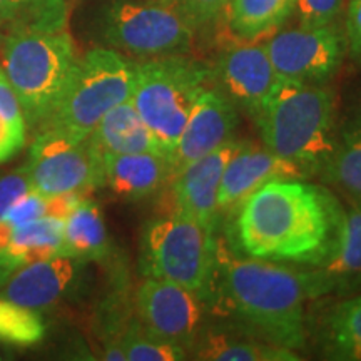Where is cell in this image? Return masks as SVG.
I'll return each instance as SVG.
<instances>
[{
    "label": "cell",
    "instance_id": "obj_1",
    "mask_svg": "<svg viewBox=\"0 0 361 361\" xmlns=\"http://www.w3.org/2000/svg\"><path fill=\"white\" fill-rule=\"evenodd\" d=\"M345 204L326 184L273 179L233 211L229 245L250 258L319 268L335 256Z\"/></svg>",
    "mask_w": 361,
    "mask_h": 361
},
{
    "label": "cell",
    "instance_id": "obj_2",
    "mask_svg": "<svg viewBox=\"0 0 361 361\" xmlns=\"http://www.w3.org/2000/svg\"><path fill=\"white\" fill-rule=\"evenodd\" d=\"M204 301L274 345L298 351L308 343L306 303L311 300L301 268L243 256L218 238Z\"/></svg>",
    "mask_w": 361,
    "mask_h": 361
},
{
    "label": "cell",
    "instance_id": "obj_3",
    "mask_svg": "<svg viewBox=\"0 0 361 361\" xmlns=\"http://www.w3.org/2000/svg\"><path fill=\"white\" fill-rule=\"evenodd\" d=\"M252 123L263 146L318 178L336 147V97L326 85L279 79Z\"/></svg>",
    "mask_w": 361,
    "mask_h": 361
},
{
    "label": "cell",
    "instance_id": "obj_4",
    "mask_svg": "<svg viewBox=\"0 0 361 361\" xmlns=\"http://www.w3.org/2000/svg\"><path fill=\"white\" fill-rule=\"evenodd\" d=\"M4 66L22 107L27 128L37 130L61 101L78 66V52L64 30H34L7 37Z\"/></svg>",
    "mask_w": 361,
    "mask_h": 361
},
{
    "label": "cell",
    "instance_id": "obj_5",
    "mask_svg": "<svg viewBox=\"0 0 361 361\" xmlns=\"http://www.w3.org/2000/svg\"><path fill=\"white\" fill-rule=\"evenodd\" d=\"M211 78V66L189 54L134 61L130 101L169 157Z\"/></svg>",
    "mask_w": 361,
    "mask_h": 361
},
{
    "label": "cell",
    "instance_id": "obj_6",
    "mask_svg": "<svg viewBox=\"0 0 361 361\" xmlns=\"http://www.w3.org/2000/svg\"><path fill=\"white\" fill-rule=\"evenodd\" d=\"M216 247V229L171 211L144 226L139 269L144 278L180 284L204 300L213 276Z\"/></svg>",
    "mask_w": 361,
    "mask_h": 361
},
{
    "label": "cell",
    "instance_id": "obj_7",
    "mask_svg": "<svg viewBox=\"0 0 361 361\" xmlns=\"http://www.w3.org/2000/svg\"><path fill=\"white\" fill-rule=\"evenodd\" d=\"M133 89V59L109 47L92 49L79 57L61 101L37 130L61 129L80 135L92 134L107 112L129 101Z\"/></svg>",
    "mask_w": 361,
    "mask_h": 361
},
{
    "label": "cell",
    "instance_id": "obj_8",
    "mask_svg": "<svg viewBox=\"0 0 361 361\" xmlns=\"http://www.w3.org/2000/svg\"><path fill=\"white\" fill-rule=\"evenodd\" d=\"M97 34L133 61L191 54L197 37L169 0H111L97 17Z\"/></svg>",
    "mask_w": 361,
    "mask_h": 361
},
{
    "label": "cell",
    "instance_id": "obj_9",
    "mask_svg": "<svg viewBox=\"0 0 361 361\" xmlns=\"http://www.w3.org/2000/svg\"><path fill=\"white\" fill-rule=\"evenodd\" d=\"M25 169L30 188L45 197L84 194L106 184L104 156L92 134L37 130Z\"/></svg>",
    "mask_w": 361,
    "mask_h": 361
},
{
    "label": "cell",
    "instance_id": "obj_10",
    "mask_svg": "<svg viewBox=\"0 0 361 361\" xmlns=\"http://www.w3.org/2000/svg\"><path fill=\"white\" fill-rule=\"evenodd\" d=\"M264 47L279 79L311 85H326L348 56L341 22L322 27H281L264 40Z\"/></svg>",
    "mask_w": 361,
    "mask_h": 361
},
{
    "label": "cell",
    "instance_id": "obj_11",
    "mask_svg": "<svg viewBox=\"0 0 361 361\" xmlns=\"http://www.w3.org/2000/svg\"><path fill=\"white\" fill-rule=\"evenodd\" d=\"M135 318L162 340L191 351L206 326L207 305L180 284L144 278L135 291Z\"/></svg>",
    "mask_w": 361,
    "mask_h": 361
},
{
    "label": "cell",
    "instance_id": "obj_12",
    "mask_svg": "<svg viewBox=\"0 0 361 361\" xmlns=\"http://www.w3.org/2000/svg\"><path fill=\"white\" fill-rule=\"evenodd\" d=\"M213 84L234 104L239 114L255 121L268 101L279 78L264 42L239 40L224 45L211 66Z\"/></svg>",
    "mask_w": 361,
    "mask_h": 361
},
{
    "label": "cell",
    "instance_id": "obj_13",
    "mask_svg": "<svg viewBox=\"0 0 361 361\" xmlns=\"http://www.w3.org/2000/svg\"><path fill=\"white\" fill-rule=\"evenodd\" d=\"M239 111L211 80L194 102L191 114L171 152L174 174L189 162L234 141L239 128ZM173 174V176H174Z\"/></svg>",
    "mask_w": 361,
    "mask_h": 361
},
{
    "label": "cell",
    "instance_id": "obj_14",
    "mask_svg": "<svg viewBox=\"0 0 361 361\" xmlns=\"http://www.w3.org/2000/svg\"><path fill=\"white\" fill-rule=\"evenodd\" d=\"M84 264L71 256L25 264L0 281V295L40 314L56 308L78 290Z\"/></svg>",
    "mask_w": 361,
    "mask_h": 361
},
{
    "label": "cell",
    "instance_id": "obj_15",
    "mask_svg": "<svg viewBox=\"0 0 361 361\" xmlns=\"http://www.w3.org/2000/svg\"><path fill=\"white\" fill-rule=\"evenodd\" d=\"M239 141H229L209 154L189 162L173 176L169 183L173 211L197 219L218 231V194L228 161L239 147Z\"/></svg>",
    "mask_w": 361,
    "mask_h": 361
},
{
    "label": "cell",
    "instance_id": "obj_16",
    "mask_svg": "<svg viewBox=\"0 0 361 361\" xmlns=\"http://www.w3.org/2000/svg\"><path fill=\"white\" fill-rule=\"evenodd\" d=\"M345 197V223L335 256L319 268H301L311 301L361 293V197Z\"/></svg>",
    "mask_w": 361,
    "mask_h": 361
},
{
    "label": "cell",
    "instance_id": "obj_17",
    "mask_svg": "<svg viewBox=\"0 0 361 361\" xmlns=\"http://www.w3.org/2000/svg\"><path fill=\"white\" fill-rule=\"evenodd\" d=\"M308 179L293 162L283 159L268 147L241 142L226 164L221 179L218 206L221 213H233L256 189L273 179Z\"/></svg>",
    "mask_w": 361,
    "mask_h": 361
},
{
    "label": "cell",
    "instance_id": "obj_18",
    "mask_svg": "<svg viewBox=\"0 0 361 361\" xmlns=\"http://www.w3.org/2000/svg\"><path fill=\"white\" fill-rule=\"evenodd\" d=\"M333 301L318 305L313 319L306 318L308 340L324 360L361 361V293Z\"/></svg>",
    "mask_w": 361,
    "mask_h": 361
},
{
    "label": "cell",
    "instance_id": "obj_19",
    "mask_svg": "<svg viewBox=\"0 0 361 361\" xmlns=\"http://www.w3.org/2000/svg\"><path fill=\"white\" fill-rule=\"evenodd\" d=\"M173 174L171 157L161 152L104 154V186L124 201L156 196L169 186Z\"/></svg>",
    "mask_w": 361,
    "mask_h": 361
},
{
    "label": "cell",
    "instance_id": "obj_20",
    "mask_svg": "<svg viewBox=\"0 0 361 361\" xmlns=\"http://www.w3.org/2000/svg\"><path fill=\"white\" fill-rule=\"evenodd\" d=\"M189 358L206 361H296L295 350L274 345L250 328L204 326L189 351Z\"/></svg>",
    "mask_w": 361,
    "mask_h": 361
},
{
    "label": "cell",
    "instance_id": "obj_21",
    "mask_svg": "<svg viewBox=\"0 0 361 361\" xmlns=\"http://www.w3.org/2000/svg\"><path fill=\"white\" fill-rule=\"evenodd\" d=\"M318 179L343 194L361 197V87L338 116L335 152Z\"/></svg>",
    "mask_w": 361,
    "mask_h": 361
},
{
    "label": "cell",
    "instance_id": "obj_22",
    "mask_svg": "<svg viewBox=\"0 0 361 361\" xmlns=\"http://www.w3.org/2000/svg\"><path fill=\"white\" fill-rule=\"evenodd\" d=\"M64 256V219L44 216L13 228L6 250L0 255V281L22 266Z\"/></svg>",
    "mask_w": 361,
    "mask_h": 361
},
{
    "label": "cell",
    "instance_id": "obj_23",
    "mask_svg": "<svg viewBox=\"0 0 361 361\" xmlns=\"http://www.w3.org/2000/svg\"><path fill=\"white\" fill-rule=\"evenodd\" d=\"M92 137L104 154H135V152H161L168 154L152 130L134 107L126 101L111 109L99 121ZM169 156V154H168Z\"/></svg>",
    "mask_w": 361,
    "mask_h": 361
},
{
    "label": "cell",
    "instance_id": "obj_24",
    "mask_svg": "<svg viewBox=\"0 0 361 361\" xmlns=\"http://www.w3.org/2000/svg\"><path fill=\"white\" fill-rule=\"evenodd\" d=\"M111 251V238L101 206L87 197H80L64 219V256L89 263L107 259Z\"/></svg>",
    "mask_w": 361,
    "mask_h": 361
},
{
    "label": "cell",
    "instance_id": "obj_25",
    "mask_svg": "<svg viewBox=\"0 0 361 361\" xmlns=\"http://www.w3.org/2000/svg\"><path fill=\"white\" fill-rule=\"evenodd\" d=\"M296 0H229L224 20L239 40L268 39L293 17Z\"/></svg>",
    "mask_w": 361,
    "mask_h": 361
},
{
    "label": "cell",
    "instance_id": "obj_26",
    "mask_svg": "<svg viewBox=\"0 0 361 361\" xmlns=\"http://www.w3.org/2000/svg\"><path fill=\"white\" fill-rule=\"evenodd\" d=\"M119 345L126 355V361H183L189 360V353L183 346L162 340L151 333L137 318L126 323L119 335Z\"/></svg>",
    "mask_w": 361,
    "mask_h": 361
},
{
    "label": "cell",
    "instance_id": "obj_27",
    "mask_svg": "<svg viewBox=\"0 0 361 361\" xmlns=\"http://www.w3.org/2000/svg\"><path fill=\"white\" fill-rule=\"evenodd\" d=\"M45 336L42 316L32 310L16 305L0 295V343L30 348L39 345Z\"/></svg>",
    "mask_w": 361,
    "mask_h": 361
},
{
    "label": "cell",
    "instance_id": "obj_28",
    "mask_svg": "<svg viewBox=\"0 0 361 361\" xmlns=\"http://www.w3.org/2000/svg\"><path fill=\"white\" fill-rule=\"evenodd\" d=\"M169 2L183 13L194 32L202 34L214 29L224 19L229 0H169Z\"/></svg>",
    "mask_w": 361,
    "mask_h": 361
},
{
    "label": "cell",
    "instance_id": "obj_29",
    "mask_svg": "<svg viewBox=\"0 0 361 361\" xmlns=\"http://www.w3.org/2000/svg\"><path fill=\"white\" fill-rule=\"evenodd\" d=\"M348 0H296L293 17L298 25L322 27L340 22Z\"/></svg>",
    "mask_w": 361,
    "mask_h": 361
},
{
    "label": "cell",
    "instance_id": "obj_30",
    "mask_svg": "<svg viewBox=\"0 0 361 361\" xmlns=\"http://www.w3.org/2000/svg\"><path fill=\"white\" fill-rule=\"evenodd\" d=\"M45 213H47V197L30 189L29 192L24 194L11 207V211H8L4 219L11 223L13 228H19V226L29 224L35 219L44 218Z\"/></svg>",
    "mask_w": 361,
    "mask_h": 361
},
{
    "label": "cell",
    "instance_id": "obj_31",
    "mask_svg": "<svg viewBox=\"0 0 361 361\" xmlns=\"http://www.w3.org/2000/svg\"><path fill=\"white\" fill-rule=\"evenodd\" d=\"M30 180L25 166L12 173L0 174V219L6 218L11 207L30 191Z\"/></svg>",
    "mask_w": 361,
    "mask_h": 361
},
{
    "label": "cell",
    "instance_id": "obj_32",
    "mask_svg": "<svg viewBox=\"0 0 361 361\" xmlns=\"http://www.w3.org/2000/svg\"><path fill=\"white\" fill-rule=\"evenodd\" d=\"M27 124L24 119H8L0 114V164L12 159L25 146Z\"/></svg>",
    "mask_w": 361,
    "mask_h": 361
},
{
    "label": "cell",
    "instance_id": "obj_33",
    "mask_svg": "<svg viewBox=\"0 0 361 361\" xmlns=\"http://www.w3.org/2000/svg\"><path fill=\"white\" fill-rule=\"evenodd\" d=\"M343 27H345L348 56L356 66L361 67V0H348Z\"/></svg>",
    "mask_w": 361,
    "mask_h": 361
},
{
    "label": "cell",
    "instance_id": "obj_34",
    "mask_svg": "<svg viewBox=\"0 0 361 361\" xmlns=\"http://www.w3.org/2000/svg\"><path fill=\"white\" fill-rule=\"evenodd\" d=\"M0 114L8 117V119H24L16 90H13L11 80H8L2 67H0Z\"/></svg>",
    "mask_w": 361,
    "mask_h": 361
},
{
    "label": "cell",
    "instance_id": "obj_35",
    "mask_svg": "<svg viewBox=\"0 0 361 361\" xmlns=\"http://www.w3.org/2000/svg\"><path fill=\"white\" fill-rule=\"evenodd\" d=\"M32 0H0V42Z\"/></svg>",
    "mask_w": 361,
    "mask_h": 361
},
{
    "label": "cell",
    "instance_id": "obj_36",
    "mask_svg": "<svg viewBox=\"0 0 361 361\" xmlns=\"http://www.w3.org/2000/svg\"><path fill=\"white\" fill-rule=\"evenodd\" d=\"M0 360H6V358H4V356H2V355H0Z\"/></svg>",
    "mask_w": 361,
    "mask_h": 361
}]
</instances>
